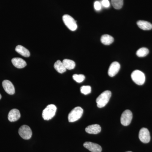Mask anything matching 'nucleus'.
<instances>
[{"instance_id": "1", "label": "nucleus", "mask_w": 152, "mask_h": 152, "mask_svg": "<svg viewBox=\"0 0 152 152\" xmlns=\"http://www.w3.org/2000/svg\"><path fill=\"white\" fill-rule=\"evenodd\" d=\"M111 95L112 93L110 91H104L102 93L96 100V102L98 107L101 108L105 106L108 103Z\"/></svg>"}, {"instance_id": "2", "label": "nucleus", "mask_w": 152, "mask_h": 152, "mask_svg": "<svg viewBox=\"0 0 152 152\" xmlns=\"http://www.w3.org/2000/svg\"><path fill=\"white\" fill-rule=\"evenodd\" d=\"M56 110L57 107L55 105H48L43 111L42 115L44 119L46 121L51 119L56 115Z\"/></svg>"}, {"instance_id": "3", "label": "nucleus", "mask_w": 152, "mask_h": 152, "mask_svg": "<svg viewBox=\"0 0 152 152\" xmlns=\"http://www.w3.org/2000/svg\"><path fill=\"white\" fill-rule=\"evenodd\" d=\"M83 113V110L81 107H77L73 109L69 114L68 120L69 122H74L80 119Z\"/></svg>"}, {"instance_id": "4", "label": "nucleus", "mask_w": 152, "mask_h": 152, "mask_svg": "<svg viewBox=\"0 0 152 152\" xmlns=\"http://www.w3.org/2000/svg\"><path fill=\"white\" fill-rule=\"evenodd\" d=\"M131 77L133 81L137 85L141 86L143 85L145 81V74L140 70L134 71L131 75Z\"/></svg>"}, {"instance_id": "5", "label": "nucleus", "mask_w": 152, "mask_h": 152, "mask_svg": "<svg viewBox=\"0 0 152 152\" xmlns=\"http://www.w3.org/2000/svg\"><path fill=\"white\" fill-rule=\"evenodd\" d=\"M63 20L67 27L72 31H75L77 28L76 21L75 19L68 15H64L63 17Z\"/></svg>"}, {"instance_id": "6", "label": "nucleus", "mask_w": 152, "mask_h": 152, "mask_svg": "<svg viewBox=\"0 0 152 152\" xmlns=\"http://www.w3.org/2000/svg\"><path fill=\"white\" fill-rule=\"evenodd\" d=\"M19 135L24 140H29L32 135V132L31 128L27 125H23L19 129Z\"/></svg>"}, {"instance_id": "7", "label": "nucleus", "mask_w": 152, "mask_h": 152, "mask_svg": "<svg viewBox=\"0 0 152 152\" xmlns=\"http://www.w3.org/2000/svg\"><path fill=\"white\" fill-rule=\"evenodd\" d=\"M132 118V112L130 110H126L123 112L121 116V124L124 126H129L131 124Z\"/></svg>"}, {"instance_id": "8", "label": "nucleus", "mask_w": 152, "mask_h": 152, "mask_svg": "<svg viewBox=\"0 0 152 152\" xmlns=\"http://www.w3.org/2000/svg\"><path fill=\"white\" fill-rule=\"evenodd\" d=\"M140 140L144 143H148L151 140V136L149 131L146 128L141 129L139 134Z\"/></svg>"}, {"instance_id": "9", "label": "nucleus", "mask_w": 152, "mask_h": 152, "mask_svg": "<svg viewBox=\"0 0 152 152\" xmlns=\"http://www.w3.org/2000/svg\"><path fill=\"white\" fill-rule=\"evenodd\" d=\"M85 148L92 152H101L102 148L100 145L92 142H86L83 144Z\"/></svg>"}, {"instance_id": "10", "label": "nucleus", "mask_w": 152, "mask_h": 152, "mask_svg": "<svg viewBox=\"0 0 152 152\" xmlns=\"http://www.w3.org/2000/svg\"><path fill=\"white\" fill-rule=\"evenodd\" d=\"M121 66L118 62H114L111 64L108 71V74L110 77H113L117 75L120 70Z\"/></svg>"}, {"instance_id": "11", "label": "nucleus", "mask_w": 152, "mask_h": 152, "mask_svg": "<svg viewBox=\"0 0 152 152\" xmlns=\"http://www.w3.org/2000/svg\"><path fill=\"white\" fill-rule=\"evenodd\" d=\"M3 88L5 91L10 95H13L15 93V88L12 82L8 80H5L2 83Z\"/></svg>"}, {"instance_id": "12", "label": "nucleus", "mask_w": 152, "mask_h": 152, "mask_svg": "<svg viewBox=\"0 0 152 152\" xmlns=\"http://www.w3.org/2000/svg\"><path fill=\"white\" fill-rule=\"evenodd\" d=\"M20 116V113L19 110L14 109L9 112L8 118L10 122H15L18 120Z\"/></svg>"}, {"instance_id": "13", "label": "nucleus", "mask_w": 152, "mask_h": 152, "mask_svg": "<svg viewBox=\"0 0 152 152\" xmlns=\"http://www.w3.org/2000/svg\"><path fill=\"white\" fill-rule=\"evenodd\" d=\"M86 131L88 134H96L100 132L101 127L98 124L90 125L86 128Z\"/></svg>"}, {"instance_id": "14", "label": "nucleus", "mask_w": 152, "mask_h": 152, "mask_svg": "<svg viewBox=\"0 0 152 152\" xmlns=\"http://www.w3.org/2000/svg\"><path fill=\"white\" fill-rule=\"evenodd\" d=\"M12 62L15 67L18 69L24 68L27 65V63L21 58H13L12 60Z\"/></svg>"}, {"instance_id": "15", "label": "nucleus", "mask_w": 152, "mask_h": 152, "mask_svg": "<svg viewBox=\"0 0 152 152\" xmlns=\"http://www.w3.org/2000/svg\"><path fill=\"white\" fill-rule=\"evenodd\" d=\"M137 25L140 28L143 30H150L152 29L151 23L144 20H139L137 22Z\"/></svg>"}, {"instance_id": "16", "label": "nucleus", "mask_w": 152, "mask_h": 152, "mask_svg": "<svg viewBox=\"0 0 152 152\" xmlns=\"http://www.w3.org/2000/svg\"><path fill=\"white\" fill-rule=\"evenodd\" d=\"M15 51L19 54L25 57H29L30 56V53L28 50L25 47L21 45L17 46L15 48Z\"/></svg>"}, {"instance_id": "17", "label": "nucleus", "mask_w": 152, "mask_h": 152, "mask_svg": "<svg viewBox=\"0 0 152 152\" xmlns=\"http://www.w3.org/2000/svg\"><path fill=\"white\" fill-rule=\"evenodd\" d=\"M114 39L111 36L108 34L104 35L101 37V42L106 45H109L113 42Z\"/></svg>"}, {"instance_id": "18", "label": "nucleus", "mask_w": 152, "mask_h": 152, "mask_svg": "<svg viewBox=\"0 0 152 152\" xmlns=\"http://www.w3.org/2000/svg\"><path fill=\"white\" fill-rule=\"evenodd\" d=\"M54 66L55 69L60 74L64 73L66 71V69L64 66L62 62L60 60H58L55 63Z\"/></svg>"}, {"instance_id": "19", "label": "nucleus", "mask_w": 152, "mask_h": 152, "mask_svg": "<svg viewBox=\"0 0 152 152\" xmlns=\"http://www.w3.org/2000/svg\"><path fill=\"white\" fill-rule=\"evenodd\" d=\"M62 62L66 69H73L75 67V63L72 60L66 59L63 60Z\"/></svg>"}, {"instance_id": "20", "label": "nucleus", "mask_w": 152, "mask_h": 152, "mask_svg": "<svg viewBox=\"0 0 152 152\" xmlns=\"http://www.w3.org/2000/svg\"><path fill=\"white\" fill-rule=\"evenodd\" d=\"M149 53L148 49L145 48H141L137 51L136 54L138 57H144L148 54Z\"/></svg>"}, {"instance_id": "21", "label": "nucleus", "mask_w": 152, "mask_h": 152, "mask_svg": "<svg viewBox=\"0 0 152 152\" xmlns=\"http://www.w3.org/2000/svg\"><path fill=\"white\" fill-rule=\"evenodd\" d=\"M112 5L115 9H121L124 4V0H111Z\"/></svg>"}, {"instance_id": "22", "label": "nucleus", "mask_w": 152, "mask_h": 152, "mask_svg": "<svg viewBox=\"0 0 152 152\" xmlns=\"http://www.w3.org/2000/svg\"><path fill=\"white\" fill-rule=\"evenodd\" d=\"M81 92L85 95H88L91 91V88L90 86H83L80 88Z\"/></svg>"}, {"instance_id": "23", "label": "nucleus", "mask_w": 152, "mask_h": 152, "mask_svg": "<svg viewBox=\"0 0 152 152\" xmlns=\"http://www.w3.org/2000/svg\"><path fill=\"white\" fill-rule=\"evenodd\" d=\"M73 78L77 83H80L84 80L85 76L83 75L75 74L73 75Z\"/></svg>"}, {"instance_id": "24", "label": "nucleus", "mask_w": 152, "mask_h": 152, "mask_svg": "<svg viewBox=\"0 0 152 152\" xmlns=\"http://www.w3.org/2000/svg\"><path fill=\"white\" fill-rule=\"evenodd\" d=\"M94 8L96 10L99 11L101 10L102 8V5H101V3L98 1L95 2L94 4Z\"/></svg>"}, {"instance_id": "25", "label": "nucleus", "mask_w": 152, "mask_h": 152, "mask_svg": "<svg viewBox=\"0 0 152 152\" xmlns=\"http://www.w3.org/2000/svg\"><path fill=\"white\" fill-rule=\"evenodd\" d=\"M102 4L104 7L106 8L109 7L110 6V3L109 0H102Z\"/></svg>"}, {"instance_id": "26", "label": "nucleus", "mask_w": 152, "mask_h": 152, "mask_svg": "<svg viewBox=\"0 0 152 152\" xmlns=\"http://www.w3.org/2000/svg\"><path fill=\"white\" fill-rule=\"evenodd\" d=\"M1 94H0V99H1Z\"/></svg>"}, {"instance_id": "27", "label": "nucleus", "mask_w": 152, "mask_h": 152, "mask_svg": "<svg viewBox=\"0 0 152 152\" xmlns=\"http://www.w3.org/2000/svg\"><path fill=\"white\" fill-rule=\"evenodd\" d=\"M132 152V151H127V152Z\"/></svg>"}]
</instances>
